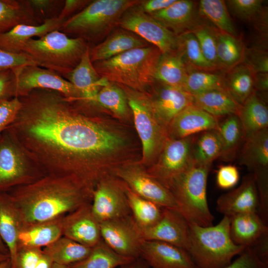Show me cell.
Here are the masks:
<instances>
[{
  "mask_svg": "<svg viewBox=\"0 0 268 268\" xmlns=\"http://www.w3.org/2000/svg\"><path fill=\"white\" fill-rule=\"evenodd\" d=\"M19 98L21 107L7 129L24 154L51 175L73 176L87 184L81 162L122 144L120 137L81 115L72 100L57 91L34 89Z\"/></svg>",
  "mask_w": 268,
  "mask_h": 268,
  "instance_id": "obj_1",
  "label": "cell"
},
{
  "mask_svg": "<svg viewBox=\"0 0 268 268\" xmlns=\"http://www.w3.org/2000/svg\"><path fill=\"white\" fill-rule=\"evenodd\" d=\"M94 190L73 176L50 175L8 195L25 226L58 219L90 203Z\"/></svg>",
  "mask_w": 268,
  "mask_h": 268,
  "instance_id": "obj_2",
  "label": "cell"
},
{
  "mask_svg": "<svg viewBox=\"0 0 268 268\" xmlns=\"http://www.w3.org/2000/svg\"><path fill=\"white\" fill-rule=\"evenodd\" d=\"M161 54L157 47L150 45L93 65L99 75L109 82L142 91L155 83V71Z\"/></svg>",
  "mask_w": 268,
  "mask_h": 268,
  "instance_id": "obj_3",
  "label": "cell"
},
{
  "mask_svg": "<svg viewBox=\"0 0 268 268\" xmlns=\"http://www.w3.org/2000/svg\"><path fill=\"white\" fill-rule=\"evenodd\" d=\"M140 0H94L67 19L60 31L80 38L92 46L106 38L115 28L124 13Z\"/></svg>",
  "mask_w": 268,
  "mask_h": 268,
  "instance_id": "obj_4",
  "label": "cell"
},
{
  "mask_svg": "<svg viewBox=\"0 0 268 268\" xmlns=\"http://www.w3.org/2000/svg\"><path fill=\"white\" fill-rule=\"evenodd\" d=\"M190 224L186 251L198 268H224L246 248L235 244L229 231L230 218L223 216L217 224L201 226Z\"/></svg>",
  "mask_w": 268,
  "mask_h": 268,
  "instance_id": "obj_5",
  "label": "cell"
},
{
  "mask_svg": "<svg viewBox=\"0 0 268 268\" xmlns=\"http://www.w3.org/2000/svg\"><path fill=\"white\" fill-rule=\"evenodd\" d=\"M89 47L81 38H71L55 30L28 40L21 54L28 56L36 65L63 77L78 65Z\"/></svg>",
  "mask_w": 268,
  "mask_h": 268,
  "instance_id": "obj_6",
  "label": "cell"
},
{
  "mask_svg": "<svg viewBox=\"0 0 268 268\" xmlns=\"http://www.w3.org/2000/svg\"><path fill=\"white\" fill-rule=\"evenodd\" d=\"M211 165L193 164L165 186L175 198L179 212L189 223L213 225L214 217L207 200V180Z\"/></svg>",
  "mask_w": 268,
  "mask_h": 268,
  "instance_id": "obj_7",
  "label": "cell"
},
{
  "mask_svg": "<svg viewBox=\"0 0 268 268\" xmlns=\"http://www.w3.org/2000/svg\"><path fill=\"white\" fill-rule=\"evenodd\" d=\"M124 91L134 116L136 130L142 146L143 159L148 160L159 150L163 141V131L155 118L150 102L145 96L123 85Z\"/></svg>",
  "mask_w": 268,
  "mask_h": 268,
  "instance_id": "obj_8",
  "label": "cell"
},
{
  "mask_svg": "<svg viewBox=\"0 0 268 268\" xmlns=\"http://www.w3.org/2000/svg\"><path fill=\"white\" fill-rule=\"evenodd\" d=\"M135 5L124 13L118 27L138 36L157 47L161 53L176 51L178 36Z\"/></svg>",
  "mask_w": 268,
  "mask_h": 268,
  "instance_id": "obj_9",
  "label": "cell"
},
{
  "mask_svg": "<svg viewBox=\"0 0 268 268\" xmlns=\"http://www.w3.org/2000/svg\"><path fill=\"white\" fill-rule=\"evenodd\" d=\"M102 241L118 254L128 258H140L144 241L141 229L132 214L100 223Z\"/></svg>",
  "mask_w": 268,
  "mask_h": 268,
  "instance_id": "obj_10",
  "label": "cell"
},
{
  "mask_svg": "<svg viewBox=\"0 0 268 268\" xmlns=\"http://www.w3.org/2000/svg\"><path fill=\"white\" fill-rule=\"evenodd\" d=\"M15 75V97L26 95L34 89L57 91L71 100L80 96L73 85L56 72L37 65H28L13 70Z\"/></svg>",
  "mask_w": 268,
  "mask_h": 268,
  "instance_id": "obj_11",
  "label": "cell"
},
{
  "mask_svg": "<svg viewBox=\"0 0 268 268\" xmlns=\"http://www.w3.org/2000/svg\"><path fill=\"white\" fill-rule=\"evenodd\" d=\"M239 162L255 176L260 199H268V129L246 137L239 156Z\"/></svg>",
  "mask_w": 268,
  "mask_h": 268,
  "instance_id": "obj_12",
  "label": "cell"
},
{
  "mask_svg": "<svg viewBox=\"0 0 268 268\" xmlns=\"http://www.w3.org/2000/svg\"><path fill=\"white\" fill-rule=\"evenodd\" d=\"M120 185L113 180L102 179L94 188L91 211L99 223L131 214L126 185Z\"/></svg>",
  "mask_w": 268,
  "mask_h": 268,
  "instance_id": "obj_13",
  "label": "cell"
},
{
  "mask_svg": "<svg viewBox=\"0 0 268 268\" xmlns=\"http://www.w3.org/2000/svg\"><path fill=\"white\" fill-rule=\"evenodd\" d=\"M195 137L192 135L167 140L159 162L151 175L165 187L173 178L194 164L192 147Z\"/></svg>",
  "mask_w": 268,
  "mask_h": 268,
  "instance_id": "obj_14",
  "label": "cell"
},
{
  "mask_svg": "<svg viewBox=\"0 0 268 268\" xmlns=\"http://www.w3.org/2000/svg\"><path fill=\"white\" fill-rule=\"evenodd\" d=\"M0 137V191L21 183L28 177L26 155L6 129Z\"/></svg>",
  "mask_w": 268,
  "mask_h": 268,
  "instance_id": "obj_15",
  "label": "cell"
},
{
  "mask_svg": "<svg viewBox=\"0 0 268 268\" xmlns=\"http://www.w3.org/2000/svg\"><path fill=\"white\" fill-rule=\"evenodd\" d=\"M117 176L139 196L162 207L179 211L177 202L170 191L151 175L136 168H125L117 171Z\"/></svg>",
  "mask_w": 268,
  "mask_h": 268,
  "instance_id": "obj_16",
  "label": "cell"
},
{
  "mask_svg": "<svg viewBox=\"0 0 268 268\" xmlns=\"http://www.w3.org/2000/svg\"><path fill=\"white\" fill-rule=\"evenodd\" d=\"M144 240L168 243L186 250L190 224L177 210L163 207L162 216L152 226L141 230Z\"/></svg>",
  "mask_w": 268,
  "mask_h": 268,
  "instance_id": "obj_17",
  "label": "cell"
},
{
  "mask_svg": "<svg viewBox=\"0 0 268 268\" xmlns=\"http://www.w3.org/2000/svg\"><path fill=\"white\" fill-rule=\"evenodd\" d=\"M260 200L255 178L253 173L245 176L236 188L222 194L216 201V210L230 217L250 212H258Z\"/></svg>",
  "mask_w": 268,
  "mask_h": 268,
  "instance_id": "obj_18",
  "label": "cell"
},
{
  "mask_svg": "<svg viewBox=\"0 0 268 268\" xmlns=\"http://www.w3.org/2000/svg\"><path fill=\"white\" fill-rule=\"evenodd\" d=\"M91 203H86L62 219L65 237L92 248L101 240L100 223L93 215Z\"/></svg>",
  "mask_w": 268,
  "mask_h": 268,
  "instance_id": "obj_19",
  "label": "cell"
},
{
  "mask_svg": "<svg viewBox=\"0 0 268 268\" xmlns=\"http://www.w3.org/2000/svg\"><path fill=\"white\" fill-rule=\"evenodd\" d=\"M140 258L151 268H198L186 250L161 241L144 240Z\"/></svg>",
  "mask_w": 268,
  "mask_h": 268,
  "instance_id": "obj_20",
  "label": "cell"
},
{
  "mask_svg": "<svg viewBox=\"0 0 268 268\" xmlns=\"http://www.w3.org/2000/svg\"><path fill=\"white\" fill-rule=\"evenodd\" d=\"M157 83L159 87L148 99L159 123L169 126L177 115L193 104V96L181 88Z\"/></svg>",
  "mask_w": 268,
  "mask_h": 268,
  "instance_id": "obj_21",
  "label": "cell"
},
{
  "mask_svg": "<svg viewBox=\"0 0 268 268\" xmlns=\"http://www.w3.org/2000/svg\"><path fill=\"white\" fill-rule=\"evenodd\" d=\"M219 121L215 117L192 104L183 111L169 124L171 139L186 138L205 131L216 130Z\"/></svg>",
  "mask_w": 268,
  "mask_h": 268,
  "instance_id": "obj_22",
  "label": "cell"
},
{
  "mask_svg": "<svg viewBox=\"0 0 268 268\" xmlns=\"http://www.w3.org/2000/svg\"><path fill=\"white\" fill-rule=\"evenodd\" d=\"M150 45L133 32L118 27L102 41L89 46V54L91 62L93 63L111 58L132 49Z\"/></svg>",
  "mask_w": 268,
  "mask_h": 268,
  "instance_id": "obj_23",
  "label": "cell"
},
{
  "mask_svg": "<svg viewBox=\"0 0 268 268\" xmlns=\"http://www.w3.org/2000/svg\"><path fill=\"white\" fill-rule=\"evenodd\" d=\"M89 48L75 68L63 77L75 87L80 96L79 100L93 104L98 92L109 82L102 78L94 68L90 59Z\"/></svg>",
  "mask_w": 268,
  "mask_h": 268,
  "instance_id": "obj_24",
  "label": "cell"
},
{
  "mask_svg": "<svg viewBox=\"0 0 268 268\" xmlns=\"http://www.w3.org/2000/svg\"><path fill=\"white\" fill-rule=\"evenodd\" d=\"M65 21L56 17L45 19L39 25H17L9 31L0 34V48L10 53L21 54L22 48L28 40L60 30Z\"/></svg>",
  "mask_w": 268,
  "mask_h": 268,
  "instance_id": "obj_25",
  "label": "cell"
},
{
  "mask_svg": "<svg viewBox=\"0 0 268 268\" xmlns=\"http://www.w3.org/2000/svg\"><path fill=\"white\" fill-rule=\"evenodd\" d=\"M22 225L8 195L0 194V236L7 247L11 268H16L18 236Z\"/></svg>",
  "mask_w": 268,
  "mask_h": 268,
  "instance_id": "obj_26",
  "label": "cell"
},
{
  "mask_svg": "<svg viewBox=\"0 0 268 268\" xmlns=\"http://www.w3.org/2000/svg\"><path fill=\"white\" fill-rule=\"evenodd\" d=\"M230 218V235L233 242L245 247L251 246L268 232V225L258 212L244 213Z\"/></svg>",
  "mask_w": 268,
  "mask_h": 268,
  "instance_id": "obj_27",
  "label": "cell"
},
{
  "mask_svg": "<svg viewBox=\"0 0 268 268\" xmlns=\"http://www.w3.org/2000/svg\"><path fill=\"white\" fill-rule=\"evenodd\" d=\"M149 15L178 36L195 26V3L189 0H176L167 8Z\"/></svg>",
  "mask_w": 268,
  "mask_h": 268,
  "instance_id": "obj_28",
  "label": "cell"
},
{
  "mask_svg": "<svg viewBox=\"0 0 268 268\" xmlns=\"http://www.w3.org/2000/svg\"><path fill=\"white\" fill-rule=\"evenodd\" d=\"M62 234V219L59 218L22 226L18 236L19 249L46 247L60 238Z\"/></svg>",
  "mask_w": 268,
  "mask_h": 268,
  "instance_id": "obj_29",
  "label": "cell"
},
{
  "mask_svg": "<svg viewBox=\"0 0 268 268\" xmlns=\"http://www.w3.org/2000/svg\"><path fill=\"white\" fill-rule=\"evenodd\" d=\"M237 116L243 127L245 139L268 128V107L255 91L241 105Z\"/></svg>",
  "mask_w": 268,
  "mask_h": 268,
  "instance_id": "obj_30",
  "label": "cell"
},
{
  "mask_svg": "<svg viewBox=\"0 0 268 268\" xmlns=\"http://www.w3.org/2000/svg\"><path fill=\"white\" fill-rule=\"evenodd\" d=\"M193 96V105L215 117L238 115L241 107L223 88L213 89Z\"/></svg>",
  "mask_w": 268,
  "mask_h": 268,
  "instance_id": "obj_31",
  "label": "cell"
},
{
  "mask_svg": "<svg viewBox=\"0 0 268 268\" xmlns=\"http://www.w3.org/2000/svg\"><path fill=\"white\" fill-rule=\"evenodd\" d=\"M42 23L28 0H0V34L20 24L37 25Z\"/></svg>",
  "mask_w": 268,
  "mask_h": 268,
  "instance_id": "obj_32",
  "label": "cell"
},
{
  "mask_svg": "<svg viewBox=\"0 0 268 268\" xmlns=\"http://www.w3.org/2000/svg\"><path fill=\"white\" fill-rule=\"evenodd\" d=\"M187 74V67L176 51L161 53L155 71V82L181 88Z\"/></svg>",
  "mask_w": 268,
  "mask_h": 268,
  "instance_id": "obj_33",
  "label": "cell"
},
{
  "mask_svg": "<svg viewBox=\"0 0 268 268\" xmlns=\"http://www.w3.org/2000/svg\"><path fill=\"white\" fill-rule=\"evenodd\" d=\"M223 76L225 89L240 105L254 91V72L246 64H239Z\"/></svg>",
  "mask_w": 268,
  "mask_h": 268,
  "instance_id": "obj_34",
  "label": "cell"
},
{
  "mask_svg": "<svg viewBox=\"0 0 268 268\" xmlns=\"http://www.w3.org/2000/svg\"><path fill=\"white\" fill-rule=\"evenodd\" d=\"M92 248L64 236L45 247L42 252L54 263L68 267L86 258Z\"/></svg>",
  "mask_w": 268,
  "mask_h": 268,
  "instance_id": "obj_35",
  "label": "cell"
},
{
  "mask_svg": "<svg viewBox=\"0 0 268 268\" xmlns=\"http://www.w3.org/2000/svg\"><path fill=\"white\" fill-rule=\"evenodd\" d=\"M216 131L221 146L219 158L226 161L232 160L242 142L245 140L243 127L238 116H227L222 122L219 123Z\"/></svg>",
  "mask_w": 268,
  "mask_h": 268,
  "instance_id": "obj_36",
  "label": "cell"
},
{
  "mask_svg": "<svg viewBox=\"0 0 268 268\" xmlns=\"http://www.w3.org/2000/svg\"><path fill=\"white\" fill-rule=\"evenodd\" d=\"M135 260L118 254L101 240L92 247L90 253L86 258L68 267V268H116L130 264Z\"/></svg>",
  "mask_w": 268,
  "mask_h": 268,
  "instance_id": "obj_37",
  "label": "cell"
},
{
  "mask_svg": "<svg viewBox=\"0 0 268 268\" xmlns=\"http://www.w3.org/2000/svg\"><path fill=\"white\" fill-rule=\"evenodd\" d=\"M126 195L131 214L141 230L152 226L159 220L162 207L139 196L127 185Z\"/></svg>",
  "mask_w": 268,
  "mask_h": 268,
  "instance_id": "obj_38",
  "label": "cell"
},
{
  "mask_svg": "<svg viewBox=\"0 0 268 268\" xmlns=\"http://www.w3.org/2000/svg\"><path fill=\"white\" fill-rule=\"evenodd\" d=\"M177 52L182 57L187 68L210 71L217 69L205 59L197 39L190 31L178 36Z\"/></svg>",
  "mask_w": 268,
  "mask_h": 268,
  "instance_id": "obj_39",
  "label": "cell"
},
{
  "mask_svg": "<svg viewBox=\"0 0 268 268\" xmlns=\"http://www.w3.org/2000/svg\"><path fill=\"white\" fill-rule=\"evenodd\" d=\"M213 32L216 41L218 68L229 70L240 64L244 53L237 37L219 30H213Z\"/></svg>",
  "mask_w": 268,
  "mask_h": 268,
  "instance_id": "obj_40",
  "label": "cell"
},
{
  "mask_svg": "<svg viewBox=\"0 0 268 268\" xmlns=\"http://www.w3.org/2000/svg\"><path fill=\"white\" fill-rule=\"evenodd\" d=\"M221 146L216 130L201 133L195 138L192 147V157L194 164L211 165L212 162L219 158Z\"/></svg>",
  "mask_w": 268,
  "mask_h": 268,
  "instance_id": "obj_41",
  "label": "cell"
},
{
  "mask_svg": "<svg viewBox=\"0 0 268 268\" xmlns=\"http://www.w3.org/2000/svg\"><path fill=\"white\" fill-rule=\"evenodd\" d=\"M199 8L201 15L215 25L218 30L237 36L236 29L225 1L201 0L199 2Z\"/></svg>",
  "mask_w": 268,
  "mask_h": 268,
  "instance_id": "obj_42",
  "label": "cell"
},
{
  "mask_svg": "<svg viewBox=\"0 0 268 268\" xmlns=\"http://www.w3.org/2000/svg\"><path fill=\"white\" fill-rule=\"evenodd\" d=\"M220 88H225L221 75L210 71L187 68L183 89L192 95Z\"/></svg>",
  "mask_w": 268,
  "mask_h": 268,
  "instance_id": "obj_43",
  "label": "cell"
},
{
  "mask_svg": "<svg viewBox=\"0 0 268 268\" xmlns=\"http://www.w3.org/2000/svg\"><path fill=\"white\" fill-rule=\"evenodd\" d=\"M92 103L120 116L125 115L128 111L129 105L124 91L114 83L109 82L101 88Z\"/></svg>",
  "mask_w": 268,
  "mask_h": 268,
  "instance_id": "obj_44",
  "label": "cell"
},
{
  "mask_svg": "<svg viewBox=\"0 0 268 268\" xmlns=\"http://www.w3.org/2000/svg\"><path fill=\"white\" fill-rule=\"evenodd\" d=\"M197 39L205 59L218 69L216 41L213 30L202 25H196L190 30Z\"/></svg>",
  "mask_w": 268,
  "mask_h": 268,
  "instance_id": "obj_45",
  "label": "cell"
},
{
  "mask_svg": "<svg viewBox=\"0 0 268 268\" xmlns=\"http://www.w3.org/2000/svg\"><path fill=\"white\" fill-rule=\"evenodd\" d=\"M227 3L238 17L251 20L261 12L263 1L261 0H230Z\"/></svg>",
  "mask_w": 268,
  "mask_h": 268,
  "instance_id": "obj_46",
  "label": "cell"
},
{
  "mask_svg": "<svg viewBox=\"0 0 268 268\" xmlns=\"http://www.w3.org/2000/svg\"><path fill=\"white\" fill-rule=\"evenodd\" d=\"M21 106L17 97L0 101V134L14 121Z\"/></svg>",
  "mask_w": 268,
  "mask_h": 268,
  "instance_id": "obj_47",
  "label": "cell"
},
{
  "mask_svg": "<svg viewBox=\"0 0 268 268\" xmlns=\"http://www.w3.org/2000/svg\"><path fill=\"white\" fill-rule=\"evenodd\" d=\"M28 65H36L26 55L12 53L0 48V71L13 70Z\"/></svg>",
  "mask_w": 268,
  "mask_h": 268,
  "instance_id": "obj_48",
  "label": "cell"
},
{
  "mask_svg": "<svg viewBox=\"0 0 268 268\" xmlns=\"http://www.w3.org/2000/svg\"><path fill=\"white\" fill-rule=\"evenodd\" d=\"M239 178V172L236 166L231 165L221 166L216 173V184L222 189H231L237 185Z\"/></svg>",
  "mask_w": 268,
  "mask_h": 268,
  "instance_id": "obj_49",
  "label": "cell"
},
{
  "mask_svg": "<svg viewBox=\"0 0 268 268\" xmlns=\"http://www.w3.org/2000/svg\"><path fill=\"white\" fill-rule=\"evenodd\" d=\"M224 268H268L255 255L251 248L246 247L239 257Z\"/></svg>",
  "mask_w": 268,
  "mask_h": 268,
  "instance_id": "obj_50",
  "label": "cell"
},
{
  "mask_svg": "<svg viewBox=\"0 0 268 268\" xmlns=\"http://www.w3.org/2000/svg\"><path fill=\"white\" fill-rule=\"evenodd\" d=\"M42 254L38 248H21L19 249L15 268H35Z\"/></svg>",
  "mask_w": 268,
  "mask_h": 268,
  "instance_id": "obj_51",
  "label": "cell"
},
{
  "mask_svg": "<svg viewBox=\"0 0 268 268\" xmlns=\"http://www.w3.org/2000/svg\"><path fill=\"white\" fill-rule=\"evenodd\" d=\"M15 97V75L13 69L0 71V101Z\"/></svg>",
  "mask_w": 268,
  "mask_h": 268,
  "instance_id": "obj_52",
  "label": "cell"
},
{
  "mask_svg": "<svg viewBox=\"0 0 268 268\" xmlns=\"http://www.w3.org/2000/svg\"><path fill=\"white\" fill-rule=\"evenodd\" d=\"M246 64L253 70L254 73H268V54L262 51L252 50L248 54Z\"/></svg>",
  "mask_w": 268,
  "mask_h": 268,
  "instance_id": "obj_53",
  "label": "cell"
},
{
  "mask_svg": "<svg viewBox=\"0 0 268 268\" xmlns=\"http://www.w3.org/2000/svg\"><path fill=\"white\" fill-rule=\"evenodd\" d=\"M91 0H66L58 17L66 20L77 13L85 7Z\"/></svg>",
  "mask_w": 268,
  "mask_h": 268,
  "instance_id": "obj_54",
  "label": "cell"
},
{
  "mask_svg": "<svg viewBox=\"0 0 268 268\" xmlns=\"http://www.w3.org/2000/svg\"><path fill=\"white\" fill-rule=\"evenodd\" d=\"M176 0H140L135 6L141 11L151 14L167 8Z\"/></svg>",
  "mask_w": 268,
  "mask_h": 268,
  "instance_id": "obj_55",
  "label": "cell"
},
{
  "mask_svg": "<svg viewBox=\"0 0 268 268\" xmlns=\"http://www.w3.org/2000/svg\"><path fill=\"white\" fill-rule=\"evenodd\" d=\"M249 247L262 262L268 266V232L263 234Z\"/></svg>",
  "mask_w": 268,
  "mask_h": 268,
  "instance_id": "obj_56",
  "label": "cell"
},
{
  "mask_svg": "<svg viewBox=\"0 0 268 268\" xmlns=\"http://www.w3.org/2000/svg\"><path fill=\"white\" fill-rule=\"evenodd\" d=\"M28 1L37 17L38 13L40 15H45V13L50 11L61 2H59L60 1L53 0H29Z\"/></svg>",
  "mask_w": 268,
  "mask_h": 268,
  "instance_id": "obj_57",
  "label": "cell"
},
{
  "mask_svg": "<svg viewBox=\"0 0 268 268\" xmlns=\"http://www.w3.org/2000/svg\"><path fill=\"white\" fill-rule=\"evenodd\" d=\"M254 88L258 90L266 92L268 89V73H258L255 75Z\"/></svg>",
  "mask_w": 268,
  "mask_h": 268,
  "instance_id": "obj_58",
  "label": "cell"
},
{
  "mask_svg": "<svg viewBox=\"0 0 268 268\" xmlns=\"http://www.w3.org/2000/svg\"><path fill=\"white\" fill-rule=\"evenodd\" d=\"M53 264L52 260L42 252L35 268H52Z\"/></svg>",
  "mask_w": 268,
  "mask_h": 268,
  "instance_id": "obj_59",
  "label": "cell"
},
{
  "mask_svg": "<svg viewBox=\"0 0 268 268\" xmlns=\"http://www.w3.org/2000/svg\"><path fill=\"white\" fill-rule=\"evenodd\" d=\"M120 268H149L147 264L140 258L135 259L132 263L124 265Z\"/></svg>",
  "mask_w": 268,
  "mask_h": 268,
  "instance_id": "obj_60",
  "label": "cell"
},
{
  "mask_svg": "<svg viewBox=\"0 0 268 268\" xmlns=\"http://www.w3.org/2000/svg\"><path fill=\"white\" fill-rule=\"evenodd\" d=\"M0 268H11L10 258L0 263Z\"/></svg>",
  "mask_w": 268,
  "mask_h": 268,
  "instance_id": "obj_61",
  "label": "cell"
},
{
  "mask_svg": "<svg viewBox=\"0 0 268 268\" xmlns=\"http://www.w3.org/2000/svg\"><path fill=\"white\" fill-rule=\"evenodd\" d=\"M0 252L5 254H8V250L7 249L6 246L2 241L0 236Z\"/></svg>",
  "mask_w": 268,
  "mask_h": 268,
  "instance_id": "obj_62",
  "label": "cell"
},
{
  "mask_svg": "<svg viewBox=\"0 0 268 268\" xmlns=\"http://www.w3.org/2000/svg\"><path fill=\"white\" fill-rule=\"evenodd\" d=\"M8 258H9V255L0 252V263L8 259Z\"/></svg>",
  "mask_w": 268,
  "mask_h": 268,
  "instance_id": "obj_63",
  "label": "cell"
},
{
  "mask_svg": "<svg viewBox=\"0 0 268 268\" xmlns=\"http://www.w3.org/2000/svg\"><path fill=\"white\" fill-rule=\"evenodd\" d=\"M52 268H68V267L67 266L60 265L54 263Z\"/></svg>",
  "mask_w": 268,
  "mask_h": 268,
  "instance_id": "obj_64",
  "label": "cell"
}]
</instances>
